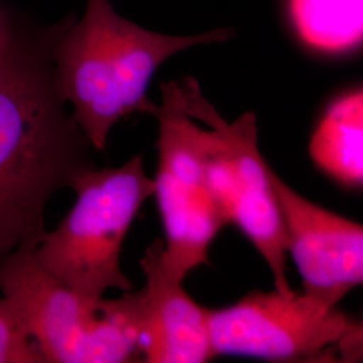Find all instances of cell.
Masks as SVG:
<instances>
[{
  "label": "cell",
  "mask_w": 363,
  "mask_h": 363,
  "mask_svg": "<svg viewBox=\"0 0 363 363\" xmlns=\"http://www.w3.org/2000/svg\"><path fill=\"white\" fill-rule=\"evenodd\" d=\"M308 152L313 164L347 189L363 183V91L335 99L312 132Z\"/></svg>",
  "instance_id": "30bf717a"
},
{
  "label": "cell",
  "mask_w": 363,
  "mask_h": 363,
  "mask_svg": "<svg viewBox=\"0 0 363 363\" xmlns=\"http://www.w3.org/2000/svg\"><path fill=\"white\" fill-rule=\"evenodd\" d=\"M363 0H289L301 40L319 52H349L361 45Z\"/></svg>",
  "instance_id": "8fae6325"
},
{
  "label": "cell",
  "mask_w": 363,
  "mask_h": 363,
  "mask_svg": "<svg viewBox=\"0 0 363 363\" xmlns=\"http://www.w3.org/2000/svg\"><path fill=\"white\" fill-rule=\"evenodd\" d=\"M73 208L46 232L34 256L40 267L82 298H104L108 289L132 291L121 269L123 244L144 202L154 196L140 155L120 167L86 169L70 187Z\"/></svg>",
  "instance_id": "277c9868"
},
{
  "label": "cell",
  "mask_w": 363,
  "mask_h": 363,
  "mask_svg": "<svg viewBox=\"0 0 363 363\" xmlns=\"http://www.w3.org/2000/svg\"><path fill=\"white\" fill-rule=\"evenodd\" d=\"M0 363H45L13 306L0 298Z\"/></svg>",
  "instance_id": "7c38bea8"
},
{
  "label": "cell",
  "mask_w": 363,
  "mask_h": 363,
  "mask_svg": "<svg viewBox=\"0 0 363 363\" xmlns=\"http://www.w3.org/2000/svg\"><path fill=\"white\" fill-rule=\"evenodd\" d=\"M181 88L187 112L220 136L230 178L232 223L268 265L274 289L284 296L292 295L286 277L284 228L269 178L271 166L259 150L257 118L247 112L228 123L206 100L194 78H183Z\"/></svg>",
  "instance_id": "52a82bcc"
},
{
  "label": "cell",
  "mask_w": 363,
  "mask_h": 363,
  "mask_svg": "<svg viewBox=\"0 0 363 363\" xmlns=\"http://www.w3.org/2000/svg\"><path fill=\"white\" fill-rule=\"evenodd\" d=\"M34 249H18L0 261V292L45 363L136 362L142 357V289L111 300L82 298L40 267Z\"/></svg>",
  "instance_id": "3957f363"
},
{
  "label": "cell",
  "mask_w": 363,
  "mask_h": 363,
  "mask_svg": "<svg viewBox=\"0 0 363 363\" xmlns=\"http://www.w3.org/2000/svg\"><path fill=\"white\" fill-rule=\"evenodd\" d=\"M157 118V171L154 196L164 230V264L174 277L184 280L208 264V250L220 230L232 223L213 178V130L196 124L184 104L181 84L160 85Z\"/></svg>",
  "instance_id": "5b68a950"
},
{
  "label": "cell",
  "mask_w": 363,
  "mask_h": 363,
  "mask_svg": "<svg viewBox=\"0 0 363 363\" xmlns=\"http://www.w3.org/2000/svg\"><path fill=\"white\" fill-rule=\"evenodd\" d=\"M0 28H1V18H0Z\"/></svg>",
  "instance_id": "4fadbf2b"
},
{
  "label": "cell",
  "mask_w": 363,
  "mask_h": 363,
  "mask_svg": "<svg viewBox=\"0 0 363 363\" xmlns=\"http://www.w3.org/2000/svg\"><path fill=\"white\" fill-rule=\"evenodd\" d=\"M140 267L143 325L140 347L145 363H203L213 357L208 310L183 288L164 264V242L156 238L145 249Z\"/></svg>",
  "instance_id": "9c48e42d"
},
{
  "label": "cell",
  "mask_w": 363,
  "mask_h": 363,
  "mask_svg": "<svg viewBox=\"0 0 363 363\" xmlns=\"http://www.w3.org/2000/svg\"><path fill=\"white\" fill-rule=\"evenodd\" d=\"M269 178L283 220L286 255L298 267L303 292L337 307L362 284V225L298 194L272 167Z\"/></svg>",
  "instance_id": "ba28073f"
},
{
  "label": "cell",
  "mask_w": 363,
  "mask_h": 363,
  "mask_svg": "<svg viewBox=\"0 0 363 363\" xmlns=\"http://www.w3.org/2000/svg\"><path fill=\"white\" fill-rule=\"evenodd\" d=\"M232 37L228 28L199 35H167L120 16L108 0H88L82 19L60 26L52 64L72 116L93 150L104 151L111 130L135 112L151 115L147 91L156 70L174 54Z\"/></svg>",
  "instance_id": "7a4b0ae2"
},
{
  "label": "cell",
  "mask_w": 363,
  "mask_h": 363,
  "mask_svg": "<svg viewBox=\"0 0 363 363\" xmlns=\"http://www.w3.org/2000/svg\"><path fill=\"white\" fill-rule=\"evenodd\" d=\"M60 26L48 31L1 19L0 261L37 247L52 195L93 169V147L66 112L52 64Z\"/></svg>",
  "instance_id": "6da1fadb"
},
{
  "label": "cell",
  "mask_w": 363,
  "mask_h": 363,
  "mask_svg": "<svg viewBox=\"0 0 363 363\" xmlns=\"http://www.w3.org/2000/svg\"><path fill=\"white\" fill-rule=\"evenodd\" d=\"M213 357L242 355L273 362H351L362 352V325L308 295L250 292L208 310Z\"/></svg>",
  "instance_id": "8992f818"
}]
</instances>
